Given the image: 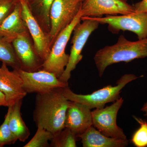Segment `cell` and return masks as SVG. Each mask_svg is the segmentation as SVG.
Returning a JSON list of instances; mask_svg holds the SVG:
<instances>
[{"label":"cell","instance_id":"cell-1","mask_svg":"<svg viewBox=\"0 0 147 147\" xmlns=\"http://www.w3.org/2000/svg\"><path fill=\"white\" fill-rule=\"evenodd\" d=\"M63 88L37 94L33 118L37 127L53 134L65 127L66 114L71 101L63 94Z\"/></svg>","mask_w":147,"mask_h":147},{"label":"cell","instance_id":"cell-2","mask_svg":"<svg viewBox=\"0 0 147 147\" xmlns=\"http://www.w3.org/2000/svg\"><path fill=\"white\" fill-rule=\"evenodd\" d=\"M147 57V38L131 41L121 35L115 44L98 50L94 60L98 75L101 77L107 67L113 64L121 62L128 63Z\"/></svg>","mask_w":147,"mask_h":147},{"label":"cell","instance_id":"cell-3","mask_svg":"<svg viewBox=\"0 0 147 147\" xmlns=\"http://www.w3.org/2000/svg\"><path fill=\"white\" fill-rule=\"evenodd\" d=\"M140 77L133 74H124L117 81L116 86H108L88 94H77L68 86L63 88V94L70 101L83 103L91 110L102 108L107 103L120 98L121 91L127 84Z\"/></svg>","mask_w":147,"mask_h":147},{"label":"cell","instance_id":"cell-4","mask_svg":"<svg viewBox=\"0 0 147 147\" xmlns=\"http://www.w3.org/2000/svg\"><path fill=\"white\" fill-rule=\"evenodd\" d=\"M81 20L74 29L68 63L63 74L59 78L61 81L67 84L71 77V72L83 59L82 50L88 39L100 24L90 17H82Z\"/></svg>","mask_w":147,"mask_h":147},{"label":"cell","instance_id":"cell-5","mask_svg":"<svg viewBox=\"0 0 147 147\" xmlns=\"http://www.w3.org/2000/svg\"><path fill=\"white\" fill-rule=\"evenodd\" d=\"M81 10L70 25L59 35L53 46L48 57L42 65V69L55 74L59 78L64 71L69 59L65 53V48L76 24L81 21Z\"/></svg>","mask_w":147,"mask_h":147},{"label":"cell","instance_id":"cell-6","mask_svg":"<svg viewBox=\"0 0 147 147\" xmlns=\"http://www.w3.org/2000/svg\"><path fill=\"white\" fill-rule=\"evenodd\" d=\"M83 0H55L50 13V30L48 34L52 47L59 35L79 13Z\"/></svg>","mask_w":147,"mask_h":147},{"label":"cell","instance_id":"cell-7","mask_svg":"<svg viewBox=\"0 0 147 147\" xmlns=\"http://www.w3.org/2000/svg\"><path fill=\"white\" fill-rule=\"evenodd\" d=\"M99 24H107L110 31L118 34L128 31L137 35L138 39L147 38V13L135 12L121 15H108L105 17H89Z\"/></svg>","mask_w":147,"mask_h":147},{"label":"cell","instance_id":"cell-8","mask_svg":"<svg viewBox=\"0 0 147 147\" xmlns=\"http://www.w3.org/2000/svg\"><path fill=\"white\" fill-rule=\"evenodd\" d=\"M123 101V98L120 97L110 106L92 111L93 125L103 135L117 139H127L122 129L117 123L118 113Z\"/></svg>","mask_w":147,"mask_h":147},{"label":"cell","instance_id":"cell-9","mask_svg":"<svg viewBox=\"0 0 147 147\" xmlns=\"http://www.w3.org/2000/svg\"><path fill=\"white\" fill-rule=\"evenodd\" d=\"M16 70L23 81V87L27 94L42 93L68 86V84L61 81L54 74L43 69L33 72Z\"/></svg>","mask_w":147,"mask_h":147},{"label":"cell","instance_id":"cell-10","mask_svg":"<svg viewBox=\"0 0 147 147\" xmlns=\"http://www.w3.org/2000/svg\"><path fill=\"white\" fill-rule=\"evenodd\" d=\"M81 12L83 17L126 15L136 12L134 6L127 0H83Z\"/></svg>","mask_w":147,"mask_h":147},{"label":"cell","instance_id":"cell-11","mask_svg":"<svg viewBox=\"0 0 147 147\" xmlns=\"http://www.w3.org/2000/svg\"><path fill=\"white\" fill-rule=\"evenodd\" d=\"M21 6V15L33 42L36 52L43 62L48 57L50 51L48 34L43 30L32 13L29 3L26 0H19Z\"/></svg>","mask_w":147,"mask_h":147},{"label":"cell","instance_id":"cell-12","mask_svg":"<svg viewBox=\"0 0 147 147\" xmlns=\"http://www.w3.org/2000/svg\"><path fill=\"white\" fill-rule=\"evenodd\" d=\"M12 43L21 69L33 72L42 69L43 61L36 52L29 32L19 35Z\"/></svg>","mask_w":147,"mask_h":147},{"label":"cell","instance_id":"cell-13","mask_svg":"<svg viewBox=\"0 0 147 147\" xmlns=\"http://www.w3.org/2000/svg\"><path fill=\"white\" fill-rule=\"evenodd\" d=\"M0 90L5 95L7 107L23 100L27 94L18 72L16 69L10 71L4 63L0 67Z\"/></svg>","mask_w":147,"mask_h":147},{"label":"cell","instance_id":"cell-14","mask_svg":"<svg viewBox=\"0 0 147 147\" xmlns=\"http://www.w3.org/2000/svg\"><path fill=\"white\" fill-rule=\"evenodd\" d=\"M92 125L91 109L83 103L71 101L66 114L65 127L78 137Z\"/></svg>","mask_w":147,"mask_h":147},{"label":"cell","instance_id":"cell-15","mask_svg":"<svg viewBox=\"0 0 147 147\" xmlns=\"http://www.w3.org/2000/svg\"><path fill=\"white\" fill-rule=\"evenodd\" d=\"M28 32L21 15V6L19 1L13 11L0 25V36L12 42L19 35Z\"/></svg>","mask_w":147,"mask_h":147},{"label":"cell","instance_id":"cell-16","mask_svg":"<svg viewBox=\"0 0 147 147\" xmlns=\"http://www.w3.org/2000/svg\"><path fill=\"white\" fill-rule=\"evenodd\" d=\"M78 137L84 147H125L128 145L127 139H120L103 135L93 125Z\"/></svg>","mask_w":147,"mask_h":147},{"label":"cell","instance_id":"cell-17","mask_svg":"<svg viewBox=\"0 0 147 147\" xmlns=\"http://www.w3.org/2000/svg\"><path fill=\"white\" fill-rule=\"evenodd\" d=\"M21 100L10 106L9 125L11 132L20 142H25L30 134V130L21 116V109L22 104Z\"/></svg>","mask_w":147,"mask_h":147},{"label":"cell","instance_id":"cell-18","mask_svg":"<svg viewBox=\"0 0 147 147\" xmlns=\"http://www.w3.org/2000/svg\"><path fill=\"white\" fill-rule=\"evenodd\" d=\"M55 0H32L30 9L43 30L48 34L51 28L50 13Z\"/></svg>","mask_w":147,"mask_h":147},{"label":"cell","instance_id":"cell-19","mask_svg":"<svg viewBox=\"0 0 147 147\" xmlns=\"http://www.w3.org/2000/svg\"><path fill=\"white\" fill-rule=\"evenodd\" d=\"M0 61L13 69H21V65L11 42L0 36Z\"/></svg>","mask_w":147,"mask_h":147},{"label":"cell","instance_id":"cell-20","mask_svg":"<svg viewBox=\"0 0 147 147\" xmlns=\"http://www.w3.org/2000/svg\"><path fill=\"white\" fill-rule=\"evenodd\" d=\"M53 134L50 140V146L53 147H76L77 136L68 128L65 127Z\"/></svg>","mask_w":147,"mask_h":147},{"label":"cell","instance_id":"cell-21","mask_svg":"<svg viewBox=\"0 0 147 147\" xmlns=\"http://www.w3.org/2000/svg\"><path fill=\"white\" fill-rule=\"evenodd\" d=\"M53 137V133L41 127L37 129L33 137L24 147H47L50 146L49 142Z\"/></svg>","mask_w":147,"mask_h":147},{"label":"cell","instance_id":"cell-22","mask_svg":"<svg viewBox=\"0 0 147 147\" xmlns=\"http://www.w3.org/2000/svg\"><path fill=\"white\" fill-rule=\"evenodd\" d=\"M8 108V111L5 116L4 121L0 126V147L6 145L12 144L18 140L11 132L9 125L10 106H9Z\"/></svg>","mask_w":147,"mask_h":147},{"label":"cell","instance_id":"cell-23","mask_svg":"<svg viewBox=\"0 0 147 147\" xmlns=\"http://www.w3.org/2000/svg\"><path fill=\"white\" fill-rule=\"evenodd\" d=\"M134 118L140 125V127L134 132L131 141L137 147H147V122L134 116Z\"/></svg>","mask_w":147,"mask_h":147},{"label":"cell","instance_id":"cell-24","mask_svg":"<svg viewBox=\"0 0 147 147\" xmlns=\"http://www.w3.org/2000/svg\"><path fill=\"white\" fill-rule=\"evenodd\" d=\"M19 0H0V25L13 10Z\"/></svg>","mask_w":147,"mask_h":147},{"label":"cell","instance_id":"cell-25","mask_svg":"<svg viewBox=\"0 0 147 147\" xmlns=\"http://www.w3.org/2000/svg\"><path fill=\"white\" fill-rule=\"evenodd\" d=\"M136 12H147V0H142L133 5Z\"/></svg>","mask_w":147,"mask_h":147},{"label":"cell","instance_id":"cell-26","mask_svg":"<svg viewBox=\"0 0 147 147\" xmlns=\"http://www.w3.org/2000/svg\"><path fill=\"white\" fill-rule=\"evenodd\" d=\"M1 106L7 107V104L5 95L0 90V107Z\"/></svg>","mask_w":147,"mask_h":147},{"label":"cell","instance_id":"cell-27","mask_svg":"<svg viewBox=\"0 0 147 147\" xmlns=\"http://www.w3.org/2000/svg\"><path fill=\"white\" fill-rule=\"evenodd\" d=\"M141 110L143 113H144L145 116H147V102L144 104Z\"/></svg>","mask_w":147,"mask_h":147},{"label":"cell","instance_id":"cell-28","mask_svg":"<svg viewBox=\"0 0 147 147\" xmlns=\"http://www.w3.org/2000/svg\"><path fill=\"white\" fill-rule=\"evenodd\" d=\"M26 1L29 4L31 1L32 0H26Z\"/></svg>","mask_w":147,"mask_h":147}]
</instances>
